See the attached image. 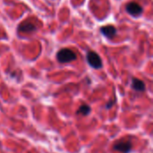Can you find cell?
I'll use <instances>...</instances> for the list:
<instances>
[{"instance_id": "obj_7", "label": "cell", "mask_w": 153, "mask_h": 153, "mask_svg": "<svg viewBox=\"0 0 153 153\" xmlns=\"http://www.w3.org/2000/svg\"><path fill=\"white\" fill-rule=\"evenodd\" d=\"M132 88L136 91H145V83L137 78H133L132 80Z\"/></svg>"}, {"instance_id": "obj_2", "label": "cell", "mask_w": 153, "mask_h": 153, "mask_svg": "<svg viewBox=\"0 0 153 153\" xmlns=\"http://www.w3.org/2000/svg\"><path fill=\"white\" fill-rule=\"evenodd\" d=\"M88 64L95 69H100L102 67V61L100 56L94 51H89L86 56Z\"/></svg>"}, {"instance_id": "obj_1", "label": "cell", "mask_w": 153, "mask_h": 153, "mask_svg": "<svg viewBox=\"0 0 153 153\" xmlns=\"http://www.w3.org/2000/svg\"><path fill=\"white\" fill-rule=\"evenodd\" d=\"M76 54L69 48H62L56 54V59L58 62L65 64L70 63L76 59Z\"/></svg>"}, {"instance_id": "obj_9", "label": "cell", "mask_w": 153, "mask_h": 153, "mask_svg": "<svg viewBox=\"0 0 153 153\" xmlns=\"http://www.w3.org/2000/svg\"><path fill=\"white\" fill-rule=\"evenodd\" d=\"M115 102H116V100H112V101H108V104L106 105V108H112L113 105L115 104Z\"/></svg>"}, {"instance_id": "obj_8", "label": "cell", "mask_w": 153, "mask_h": 153, "mask_svg": "<svg viewBox=\"0 0 153 153\" xmlns=\"http://www.w3.org/2000/svg\"><path fill=\"white\" fill-rule=\"evenodd\" d=\"M90 113H91V107L86 104H82V106H80L76 111L77 115H82V116H87Z\"/></svg>"}, {"instance_id": "obj_6", "label": "cell", "mask_w": 153, "mask_h": 153, "mask_svg": "<svg viewBox=\"0 0 153 153\" xmlns=\"http://www.w3.org/2000/svg\"><path fill=\"white\" fill-rule=\"evenodd\" d=\"M100 31L107 38H113V37L116 36V34L117 32V29L114 26H112V25H107V26L101 27L100 28Z\"/></svg>"}, {"instance_id": "obj_5", "label": "cell", "mask_w": 153, "mask_h": 153, "mask_svg": "<svg viewBox=\"0 0 153 153\" xmlns=\"http://www.w3.org/2000/svg\"><path fill=\"white\" fill-rule=\"evenodd\" d=\"M37 26L30 21H24L23 22H22L20 25H19V28L18 30L20 31H22V32H26V33H30V32H33L37 30Z\"/></svg>"}, {"instance_id": "obj_4", "label": "cell", "mask_w": 153, "mask_h": 153, "mask_svg": "<svg viewBox=\"0 0 153 153\" xmlns=\"http://www.w3.org/2000/svg\"><path fill=\"white\" fill-rule=\"evenodd\" d=\"M126 11L133 16H139L143 13V9L136 2H130L126 4Z\"/></svg>"}, {"instance_id": "obj_3", "label": "cell", "mask_w": 153, "mask_h": 153, "mask_svg": "<svg viewBox=\"0 0 153 153\" xmlns=\"http://www.w3.org/2000/svg\"><path fill=\"white\" fill-rule=\"evenodd\" d=\"M132 148H133L132 143L130 141H126V140H121L119 142H117L113 146V149L115 151L122 153H129L131 152Z\"/></svg>"}]
</instances>
